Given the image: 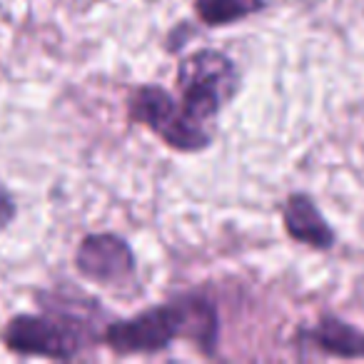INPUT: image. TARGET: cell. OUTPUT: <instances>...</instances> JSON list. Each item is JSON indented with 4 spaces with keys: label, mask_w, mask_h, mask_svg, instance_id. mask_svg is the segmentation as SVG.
Returning <instances> with one entry per match:
<instances>
[{
    "label": "cell",
    "mask_w": 364,
    "mask_h": 364,
    "mask_svg": "<svg viewBox=\"0 0 364 364\" xmlns=\"http://www.w3.org/2000/svg\"><path fill=\"white\" fill-rule=\"evenodd\" d=\"M177 337L190 339L208 354L213 352L218 344V314L213 304L200 297H182L110 324L105 332V342L120 354L160 352Z\"/></svg>",
    "instance_id": "6da1fadb"
},
{
    "label": "cell",
    "mask_w": 364,
    "mask_h": 364,
    "mask_svg": "<svg viewBox=\"0 0 364 364\" xmlns=\"http://www.w3.org/2000/svg\"><path fill=\"white\" fill-rule=\"evenodd\" d=\"M177 85L182 90L180 105L185 115L208 127L237 90V70L225 53L200 50L180 65Z\"/></svg>",
    "instance_id": "7a4b0ae2"
},
{
    "label": "cell",
    "mask_w": 364,
    "mask_h": 364,
    "mask_svg": "<svg viewBox=\"0 0 364 364\" xmlns=\"http://www.w3.org/2000/svg\"><path fill=\"white\" fill-rule=\"evenodd\" d=\"M130 117L155 130L167 145L182 152L203 150L213 140V132L208 127L190 120L180 102H175L170 92L155 85L140 87L130 97Z\"/></svg>",
    "instance_id": "3957f363"
},
{
    "label": "cell",
    "mask_w": 364,
    "mask_h": 364,
    "mask_svg": "<svg viewBox=\"0 0 364 364\" xmlns=\"http://www.w3.org/2000/svg\"><path fill=\"white\" fill-rule=\"evenodd\" d=\"M8 349L18 354H38L48 359H70L82 349V332L73 319L21 314L3 332Z\"/></svg>",
    "instance_id": "277c9868"
},
{
    "label": "cell",
    "mask_w": 364,
    "mask_h": 364,
    "mask_svg": "<svg viewBox=\"0 0 364 364\" xmlns=\"http://www.w3.org/2000/svg\"><path fill=\"white\" fill-rule=\"evenodd\" d=\"M75 264L87 279L117 282L135 269V257L127 242L117 235H90L77 247Z\"/></svg>",
    "instance_id": "5b68a950"
},
{
    "label": "cell",
    "mask_w": 364,
    "mask_h": 364,
    "mask_svg": "<svg viewBox=\"0 0 364 364\" xmlns=\"http://www.w3.org/2000/svg\"><path fill=\"white\" fill-rule=\"evenodd\" d=\"M284 228L289 237L297 242L312 245L317 250H327L334 242V232L324 218L319 215L317 205L307 195H292L284 205Z\"/></svg>",
    "instance_id": "8992f818"
},
{
    "label": "cell",
    "mask_w": 364,
    "mask_h": 364,
    "mask_svg": "<svg viewBox=\"0 0 364 364\" xmlns=\"http://www.w3.org/2000/svg\"><path fill=\"white\" fill-rule=\"evenodd\" d=\"M309 339L317 344L322 352L334 357H364V332L344 324L342 319L324 317L317 327L309 332Z\"/></svg>",
    "instance_id": "52a82bcc"
},
{
    "label": "cell",
    "mask_w": 364,
    "mask_h": 364,
    "mask_svg": "<svg viewBox=\"0 0 364 364\" xmlns=\"http://www.w3.org/2000/svg\"><path fill=\"white\" fill-rule=\"evenodd\" d=\"M195 6L208 26H230L262 11L264 0H195Z\"/></svg>",
    "instance_id": "ba28073f"
},
{
    "label": "cell",
    "mask_w": 364,
    "mask_h": 364,
    "mask_svg": "<svg viewBox=\"0 0 364 364\" xmlns=\"http://www.w3.org/2000/svg\"><path fill=\"white\" fill-rule=\"evenodd\" d=\"M13 218H16V205H13L11 195L0 190V230L6 228Z\"/></svg>",
    "instance_id": "9c48e42d"
}]
</instances>
